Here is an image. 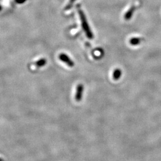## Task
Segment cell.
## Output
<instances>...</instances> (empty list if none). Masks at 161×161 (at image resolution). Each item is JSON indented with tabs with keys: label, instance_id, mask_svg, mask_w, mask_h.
Segmentation results:
<instances>
[{
	"label": "cell",
	"instance_id": "6da1fadb",
	"mask_svg": "<svg viewBox=\"0 0 161 161\" xmlns=\"http://www.w3.org/2000/svg\"><path fill=\"white\" fill-rule=\"evenodd\" d=\"M78 13H79V16L80 17V22H81L82 27H83L84 32L85 33V34L87 35V37L89 39H93L94 37V35L91 30L90 27H89V26L88 23L85 15L84 14V12H83L81 9H80V8H78Z\"/></svg>",
	"mask_w": 161,
	"mask_h": 161
},
{
	"label": "cell",
	"instance_id": "7a4b0ae2",
	"mask_svg": "<svg viewBox=\"0 0 161 161\" xmlns=\"http://www.w3.org/2000/svg\"><path fill=\"white\" fill-rule=\"evenodd\" d=\"M59 59L64 62L65 64H66L68 66L70 67H73L74 66V62L72 60V59L65 53H61L60 55L59 56Z\"/></svg>",
	"mask_w": 161,
	"mask_h": 161
},
{
	"label": "cell",
	"instance_id": "3957f363",
	"mask_svg": "<svg viewBox=\"0 0 161 161\" xmlns=\"http://www.w3.org/2000/svg\"><path fill=\"white\" fill-rule=\"evenodd\" d=\"M84 91V86L83 84H79L76 88V93L75 94V99L79 102L82 99Z\"/></svg>",
	"mask_w": 161,
	"mask_h": 161
},
{
	"label": "cell",
	"instance_id": "277c9868",
	"mask_svg": "<svg viewBox=\"0 0 161 161\" xmlns=\"http://www.w3.org/2000/svg\"><path fill=\"white\" fill-rule=\"evenodd\" d=\"M135 10H136V7L132 6L127 12V13L125 14V16H124L125 19L127 20H129L130 19H131V17H132L134 12H135Z\"/></svg>",
	"mask_w": 161,
	"mask_h": 161
},
{
	"label": "cell",
	"instance_id": "5b68a950",
	"mask_svg": "<svg viewBox=\"0 0 161 161\" xmlns=\"http://www.w3.org/2000/svg\"><path fill=\"white\" fill-rule=\"evenodd\" d=\"M122 75V71L119 69H116L113 71V78L115 80H118L120 79Z\"/></svg>",
	"mask_w": 161,
	"mask_h": 161
},
{
	"label": "cell",
	"instance_id": "8992f818",
	"mask_svg": "<svg viewBox=\"0 0 161 161\" xmlns=\"http://www.w3.org/2000/svg\"><path fill=\"white\" fill-rule=\"evenodd\" d=\"M141 42V40L140 38L137 37H134L131 38L130 40V43L132 46H138Z\"/></svg>",
	"mask_w": 161,
	"mask_h": 161
},
{
	"label": "cell",
	"instance_id": "52a82bcc",
	"mask_svg": "<svg viewBox=\"0 0 161 161\" xmlns=\"http://www.w3.org/2000/svg\"><path fill=\"white\" fill-rule=\"evenodd\" d=\"M46 63H47V60L46 59H44V58L41 59L39 60H38L37 61L35 62V66L38 67V68L42 67L46 64Z\"/></svg>",
	"mask_w": 161,
	"mask_h": 161
},
{
	"label": "cell",
	"instance_id": "ba28073f",
	"mask_svg": "<svg viewBox=\"0 0 161 161\" xmlns=\"http://www.w3.org/2000/svg\"><path fill=\"white\" fill-rule=\"evenodd\" d=\"M76 1V0H69L67 5H66V9H69L72 7V6L73 4L74 3V2Z\"/></svg>",
	"mask_w": 161,
	"mask_h": 161
},
{
	"label": "cell",
	"instance_id": "9c48e42d",
	"mask_svg": "<svg viewBox=\"0 0 161 161\" xmlns=\"http://www.w3.org/2000/svg\"><path fill=\"white\" fill-rule=\"evenodd\" d=\"M0 8H1V7H0Z\"/></svg>",
	"mask_w": 161,
	"mask_h": 161
}]
</instances>
